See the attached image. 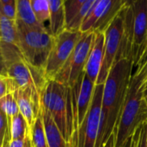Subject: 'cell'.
<instances>
[{"label":"cell","mask_w":147,"mask_h":147,"mask_svg":"<svg viewBox=\"0 0 147 147\" xmlns=\"http://www.w3.org/2000/svg\"><path fill=\"white\" fill-rule=\"evenodd\" d=\"M82 36L81 32L69 30L63 31L54 37L53 47L47 58L45 74L48 80H53L72 53L75 47Z\"/></svg>","instance_id":"ba28073f"},{"label":"cell","mask_w":147,"mask_h":147,"mask_svg":"<svg viewBox=\"0 0 147 147\" xmlns=\"http://www.w3.org/2000/svg\"><path fill=\"white\" fill-rule=\"evenodd\" d=\"M127 5V3H126ZM126 5L116 16L104 32V55L102 65L96 84H104L110 70L117 61L121 47L124 33V18Z\"/></svg>","instance_id":"52a82bcc"},{"label":"cell","mask_w":147,"mask_h":147,"mask_svg":"<svg viewBox=\"0 0 147 147\" xmlns=\"http://www.w3.org/2000/svg\"><path fill=\"white\" fill-rule=\"evenodd\" d=\"M30 137L32 147H48L40 114L37 117L34 127L30 131Z\"/></svg>","instance_id":"d6986e66"},{"label":"cell","mask_w":147,"mask_h":147,"mask_svg":"<svg viewBox=\"0 0 147 147\" xmlns=\"http://www.w3.org/2000/svg\"><path fill=\"white\" fill-rule=\"evenodd\" d=\"M86 0H66L64 1L65 28L76 17Z\"/></svg>","instance_id":"44dd1931"},{"label":"cell","mask_w":147,"mask_h":147,"mask_svg":"<svg viewBox=\"0 0 147 147\" xmlns=\"http://www.w3.org/2000/svg\"><path fill=\"white\" fill-rule=\"evenodd\" d=\"M40 103L69 143L74 133L71 89L55 80H48L42 91Z\"/></svg>","instance_id":"3957f363"},{"label":"cell","mask_w":147,"mask_h":147,"mask_svg":"<svg viewBox=\"0 0 147 147\" xmlns=\"http://www.w3.org/2000/svg\"><path fill=\"white\" fill-rule=\"evenodd\" d=\"M12 94L16 101L20 114L31 131L37 117L40 114V99L28 89L17 88Z\"/></svg>","instance_id":"8fae6325"},{"label":"cell","mask_w":147,"mask_h":147,"mask_svg":"<svg viewBox=\"0 0 147 147\" xmlns=\"http://www.w3.org/2000/svg\"><path fill=\"white\" fill-rule=\"evenodd\" d=\"M0 41L18 47V33L16 21H11L1 16Z\"/></svg>","instance_id":"2e32d148"},{"label":"cell","mask_w":147,"mask_h":147,"mask_svg":"<svg viewBox=\"0 0 147 147\" xmlns=\"http://www.w3.org/2000/svg\"><path fill=\"white\" fill-rule=\"evenodd\" d=\"M70 147H78V134L77 132H74L70 141Z\"/></svg>","instance_id":"4316f807"},{"label":"cell","mask_w":147,"mask_h":147,"mask_svg":"<svg viewBox=\"0 0 147 147\" xmlns=\"http://www.w3.org/2000/svg\"><path fill=\"white\" fill-rule=\"evenodd\" d=\"M0 18H1V14H0Z\"/></svg>","instance_id":"1f68e13d"},{"label":"cell","mask_w":147,"mask_h":147,"mask_svg":"<svg viewBox=\"0 0 147 147\" xmlns=\"http://www.w3.org/2000/svg\"><path fill=\"white\" fill-rule=\"evenodd\" d=\"M16 22L32 29L47 28L37 21L31 6V0H16Z\"/></svg>","instance_id":"9a60e30c"},{"label":"cell","mask_w":147,"mask_h":147,"mask_svg":"<svg viewBox=\"0 0 147 147\" xmlns=\"http://www.w3.org/2000/svg\"><path fill=\"white\" fill-rule=\"evenodd\" d=\"M146 147H147V141H146Z\"/></svg>","instance_id":"d6a6232c"},{"label":"cell","mask_w":147,"mask_h":147,"mask_svg":"<svg viewBox=\"0 0 147 147\" xmlns=\"http://www.w3.org/2000/svg\"><path fill=\"white\" fill-rule=\"evenodd\" d=\"M40 115L43 121L47 143L48 147H70L68 143L61 134L59 129L56 126L55 122L47 113V111L40 107Z\"/></svg>","instance_id":"4fadbf2b"},{"label":"cell","mask_w":147,"mask_h":147,"mask_svg":"<svg viewBox=\"0 0 147 147\" xmlns=\"http://www.w3.org/2000/svg\"><path fill=\"white\" fill-rule=\"evenodd\" d=\"M104 84H96L89 111L78 129V147H95L101 121Z\"/></svg>","instance_id":"9c48e42d"},{"label":"cell","mask_w":147,"mask_h":147,"mask_svg":"<svg viewBox=\"0 0 147 147\" xmlns=\"http://www.w3.org/2000/svg\"><path fill=\"white\" fill-rule=\"evenodd\" d=\"M144 96H145V98L147 102V80L146 83V87H145V91H144Z\"/></svg>","instance_id":"4dcf8cb0"},{"label":"cell","mask_w":147,"mask_h":147,"mask_svg":"<svg viewBox=\"0 0 147 147\" xmlns=\"http://www.w3.org/2000/svg\"><path fill=\"white\" fill-rule=\"evenodd\" d=\"M94 38L95 32L82 33V36L72 53L53 80L59 82L71 89L74 87L84 71Z\"/></svg>","instance_id":"8992f818"},{"label":"cell","mask_w":147,"mask_h":147,"mask_svg":"<svg viewBox=\"0 0 147 147\" xmlns=\"http://www.w3.org/2000/svg\"><path fill=\"white\" fill-rule=\"evenodd\" d=\"M6 75L12 80L16 89H28L38 98L48 81L45 71L30 65L22 56L6 63Z\"/></svg>","instance_id":"5b68a950"},{"label":"cell","mask_w":147,"mask_h":147,"mask_svg":"<svg viewBox=\"0 0 147 147\" xmlns=\"http://www.w3.org/2000/svg\"><path fill=\"white\" fill-rule=\"evenodd\" d=\"M50 9L49 18V33L56 37L65 30V16L64 1L48 0Z\"/></svg>","instance_id":"5bb4252c"},{"label":"cell","mask_w":147,"mask_h":147,"mask_svg":"<svg viewBox=\"0 0 147 147\" xmlns=\"http://www.w3.org/2000/svg\"><path fill=\"white\" fill-rule=\"evenodd\" d=\"M132 142H133V136L131 138H129L121 147H131L132 146Z\"/></svg>","instance_id":"f546056e"},{"label":"cell","mask_w":147,"mask_h":147,"mask_svg":"<svg viewBox=\"0 0 147 147\" xmlns=\"http://www.w3.org/2000/svg\"><path fill=\"white\" fill-rule=\"evenodd\" d=\"M147 80V56L132 74L118 125L115 147H121L147 121V102L144 96Z\"/></svg>","instance_id":"7a4b0ae2"},{"label":"cell","mask_w":147,"mask_h":147,"mask_svg":"<svg viewBox=\"0 0 147 147\" xmlns=\"http://www.w3.org/2000/svg\"><path fill=\"white\" fill-rule=\"evenodd\" d=\"M0 74L6 75V69H5V65H4L3 60V57H2L1 48H0Z\"/></svg>","instance_id":"83f0119b"},{"label":"cell","mask_w":147,"mask_h":147,"mask_svg":"<svg viewBox=\"0 0 147 147\" xmlns=\"http://www.w3.org/2000/svg\"><path fill=\"white\" fill-rule=\"evenodd\" d=\"M117 132H118V130L115 129V131L110 135V137L109 138V140H107V142L105 143L103 147H115V140H116V136H117Z\"/></svg>","instance_id":"d4e9b609"},{"label":"cell","mask_w":147,"mask_h":147,"mask_svg":"<svg viewBox=\"0 0 147 147\" xmlns=\"http://www.w3.org/2000/svg\"><path fill=\"white\" fill-rule=\"evenodd\" d=\"M134 14L133 65L136 69L147 56V0L131 1Z\"/></svg>","instance_id":"30bf717a"},{"label":"cell","mask_w":147,"mask_h":147,"mask_svg":"<svg viewBox=\"0 0 147 147\" xmlns=\"http://www.w3.org/2000/svg\"><path fill=\"white\" fill-rule=\"evenodd\" d=\"M9 133L10 140H24L27 134H30L28 126L20 113L13 118L9 127Z\"/></svg>","instance_id":"e0dca14e"},{"label":"cell","mask_w":147,"mask_h":147,"mask_svg":"<svg viewBox=\"0 0 147 147\" xmlns=\"http://www.w3.org/2000/svg\"><path fill=\"white\" fill-rule=\"evenodd\" d=\"M31 6L37 21L43 26L47 21L49 22L50 9L48 0H31ZM46 27V26H45Z\"/></svg>","instance_id":"ffe728a7"},{"label":"cell","mask_w":147,"mask_h":147,"mask_svg":"<svg viewBox=\"0 0 147 147\" xmlns=\"http://www.w3.org/2000/svg\"><path fill=\"white\" fill-rule=\"evenodd\" d=\"M0 109L3 112L7 118V123L9 127L13 118L20 113L16 101L12 93L8 94L2 99H0Z\"/></svg>","instance_id":"ac0fdd59"},{"label":"cell","mask_w":147,"mask_h":147,"mask_svg":"<svg viewBox=\"0 0 147 147\" xmlns=\"http://www.w3.org/2000/svg\"><path fill=\"white\" fill-rule=\"evenodd\" d=\"M24 146V140H9L8 146L5 147H23Z\"/></svg>","instance_id":"484cf974"},{"label":"cell","mask_w":147,"mask_h":147,"mask_svg":"<svg viewBox=\"0 0 147 147\" xmlns=\"http://www.w3.org/2000/svg\"><path fill=\"white\" fill-rule=\"evenodd\" d=\"M16 90V85L7 75L0 74V99L9 93H13Z\"/></svg>","instance_id":"cb8c5ba5"},{"label":"cell","mask_w":147,"mask_h":147,"mask_svg":"<svg viewBox=\"0 0 147 147\" xmlns=\"http://www.w3.org/2000/svg\"><path fill=\"white\" fill-rule=\"evenodd\" d=\"M9 133L7 123V118L0 109V147H5L9 142Z\"/></svg>","instance_id":"603a6c76"},{"label":"cell","mask_w":147,"mask_h":147,"mask_svg":"<svg viewBox=\"0 0 147 147\" xmlns=\"http://www.w3.org/2000/svg\"><path fill=\"white\" fill-rule=\"evenodd\" d=\"M16 24L18 33V47L22 57L30 65L44 70L54 37L47 28L32 29L17 22Z\"/></svg>","instance_id":"277c9868"},{"label":"cell","mask_w":147,"mask_h":147,"mask_svg":"<svg viewBox=\"0 0 147 147\" xmlns=\"http://www.w3.org/2000/svg\"><path fill=\"white\" fill-rule=\"evenodd\" d=\"M104 33L95 32V38L84 68L87 77L96 84L104 55Z\"/></svg>","instance_id":"7c38bea8"},{"label":"cell","mask_w":147,"mask_h":147,"mask_svg":"<svg viewBox=\"0 0 147 147\" xmlns=\"http://www.w3.org/2000/svg\"><path fill=\"white\" fill-rule=\"evenodd\" d=\"M1 16L11 21L16 20V0H0Z\"/></svg>","instance_id":"7402d4cb"},{"label":"cell","mask_w":147,"mask_h":147,"mask_svg":"<svg viewBox=\"0 0 147 147\" xmlns=\"http://www.w3.org/2000/svg\"><path fill=\"white\" fill-rule=\"evenodd\" d=\"M133 70V61L121 59L115 63L109 73L104 84L101 121L95 147H103L115 129L118 130Z\"/></svg>","instance_id":"6da1fadb"},{"label":"cell","mask_w":147,"mask_h":147,"mask_svg":"<svg viewBox=\"0 0 147 147\" xmlns=\"http://www.w3.org/2000/svg\"><path fill=\"white\" fill-rule=\"evenodd\" d=\"M23 147H32L30 134H27V135L24 139V146Z\"/></svg>","instance_id":"f1b7e54d"}]
</instances>
